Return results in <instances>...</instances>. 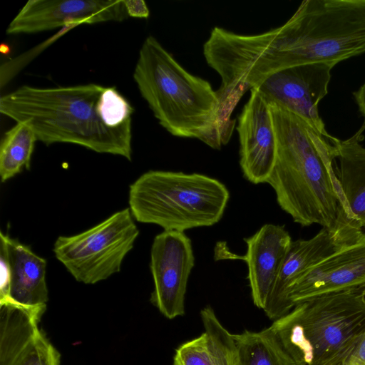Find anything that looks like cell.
Returning <instances> with one entry per match:
<instances>
[{"mask_svg": "<svg viewBox=\"0 0 365 365\" xmlns=\"http://www.w3.org/2000/svg\"><path fill=\"white\" fill-rule=\"evenodd\" d=\"M263 49L275 71L312 63L334 66L365 53V0H304L287 22L265 33Z\"/></svg>", "mask_w": 365, "mask_h": 365, "instance_id": "cell-4", "label": "cell"}, {"mask_svg": "<svg viewBox=\"0 0 365 365\" xmlns=\"http://www.w3.org/2000/svg\"><path fill=\"white\" fill-rule=\"evenodd\" d=\"M360 134L344 140L335 138L336 148L335 175L342 207L349 224L354 229L365 228V148L359 143Z\"/></svg>", "mask_w": 365, "mask_h": 365, "instance_id": "cell-17", "label": "cell"}, {"mask_svg": "<svg viewBox=\"0 0 365 365\" xmlns=\"http://www.w3.org/2000/svg\"><path fill=\"white\" fill-rule=\"evenodd\" d=\"M269 327L297 365H342L365 334V290L307 300Z\"/></svg>", "mask_w": 365, "mask_h": 365, "instance_id": "cell-5", "label": "cell"}, {"mask_svg": "<svg viewBox=\"0 0 365 365\" xmlns=\"http://www.w3.org/2000/svg\"><path fill=\"white\" fill-rule=\"evenodd\" d=\"M105 86L96 83L36 88L22 86L0 98V112L26 122L37 140L66 143L132 159V126H108L98 103Z\"/></svg>", "mask_w": 365, "mask_h": 365, "instance_id": "cell-2", "label": "cell"}, {"mask_svg": "<svg viewBox=\"0 0 365 365\" xmlns=\"http://www.w3.org/2000/svg\"><path fill=\"white\" fill-rule=\"evenodd\" d=\"M277 136L275 163L267 182L293 221L329 230L350 226L334 169L336 148L294 114L269 104Z\"/></svg>", "mask_w": 365, "mask_h": 365, "instance_id": "cell-1", "label": "cell"}, {"mask_svg": "<svg viewBox=\"0 0 365 365\" xmlns=\"http://www.w3.org/2000/svg\"><path fill=\"white\" fill-rule=\"evenodd\" d=\"M128 17L147 19L149 9L143 0H123Z\"/></svg>", "mask_w": 365, "mask_h": 365, "instance_id": "cell-21", "label": "cell"}, {"mask_svg": "<svg viewBox=\"0 0 365 365\" xmlns=\"http://www.w3.org/2000/svg\"><path fill=\"white\" fill-rule=\"evenodd\" d=\"M0 240V254L5 257L9 270V287L0 299L28 307H46V260L2 232Z\"/></svg>", "mask_w": 365, "mask_h": 365, "instance_id": "cell-16", "label": "cell"}, {"mask_svg": "<svg viewBox=\"0 0 365 365\" xmlns=\"http://www.w3.org/2000/svg\"><path fill=\"white\" fill-rule=\"evenodd\" d=\"M128 18L123 0H29L10 22L6 33L35 34Z\"/></svg>", "mask_w": 365, "mask_h": 365, "instance_id": "cell-10", "label": "cell"}, {"mask_svg": "<svg viewBox=\"0 0 365 365\" xmlns=\"http://www.w3.org/2000/svg\"><path fill=\"white\" fill-rule=\"evenodd\" d=\"M139 235L129 208L79 234L59 236L53 251L79 282L95 284L119 272Z\"/></svg>", "mask_w": 365, "mask_h": 365, "instance_id": "cell-7", "label": "cell"}, {"mask_svg": "<svg viewBox=\"0 0 365 365\" xmlns=\"http://www.w3.org/2000/svg\"><path fill=\"white\" fill-rule=\"evenodd\" d=\"M194 264L192 242L184 232L164 230L155 237L150 250L154 282L150 301L168 319L185 314L187 284Z\"/></svg>", "mask_w": 365, "mask_h": 365, "instance_id": "cell-9", "label": "cell"}, {"mask_svg": "<svg viewBox=\"0 0 365 365\" xmlns=\"http://www.w3.org/2000/svg\"><path fill=\"white\" fill-rule=\"evenodd\" d=\"M362 232L346 227H322L309 240L292 241L264 308L267 316L276 320L289 312L294 307L289 299V292L297 279L307 269L343 245L356 240Z\"/></svg>", "mask_w": 365, "mask_h": 365, "instance_id": "cell-14", "label": "cell"}, {"mask_svg": "<svg viewBox=\"0 0 365 365\" xmlns=\"http://www.w3.org/2000/svg\"><path fill=\"white\" fill-rule=\"evenodd\" d=\"M244 240L247 251L242 258L247 266L252 299L255 306L264 309L289 250L292 237L284 226L265 224Z\"/></svg>", "mask_w": 365, "mask_h": 365, "instance_id": "cell-15", "label": "cell"}, {"mask_svg": "<svg viewBox=\"0 0 365 365\" xmlns=\"http://www.w3.org/2000/svg\"><path fill=\"white\" fill-rule=\"evenodd\" d=\"M46 309L0 299V365L60 364V354L38 327Z\"/></svg>", "mask_w": 365, "mask_h": 365, "instance_id": "cell-11", "label": "cell"}, {"mask_svg": "<svg viewBox=\"0 0 365 365\" xmlns=\"http://www.w3.org/2000/svg\"><path fill=\"white\" fill-rule=\"evenodd\" d=\"M236 128L243 176L253 184L267 182L275 163L277 142L270 106L255 89L250 90Z\"/></svg>", "mask_w": 365, "mask_h": 365, "instance_id": "cell-13", "label": "cell"}, {"mask_svg": "<svg viewBox=\"0 0 365 365\" xmlns=\"http://www.w3.org/2000/svg\"><path fill=\"white\" fill-rule=\"evenodd\" d=\"M37 141L36 135L26 122H17L6 131L0 145V177L6 182L29 169L31 155Z\"/></svg>", "mask_w": 365, "mask_h": 365, "instance_id": "cell-20", "label": "cell"}, {"mask_svg": "<svg viewBox=\"0 0 365 365\" xmlns=\"http://www.w3.org/2000/svg\"><path fill=\"white\" fill-rule=\"evenodd\" d=\"M133 79L160 125L171 135L198 139L213 149L227 143L216 91L185 70L151 35L139 51Z\"/></svg>", "mask_w": 365, "mask_h": 365, "instance_id": "cell-3", "label": "cell"}, {"mask_svg": "<svg viewBox=\"0 0 365 365\" xmlns=\"http://www.w3.org/2000/svg\"><path fill=\"white\" fill-rule=\"evenodd\" d=\"M342 365H365V334Z\"/></svg>", "mask_w": 365, "mask_h": 365, "instance_id": "cell-22", "label": "cell"}, {"mask_svg": "<svg viewBox=\"0 0 365 365\" xmlns=\"http://www.w3.org/2000/svg\"><path fill=\"white\" fill-rule=\"evenodd\" d=\"M333 67L325 63L289 67L266 76L252 89L269 104L294 114L324 136L332 138L319 115L318 105L327 94Z\"/></svg>", "mask_w": 365, "mask_h": 365, "instance_id": "cell-8", "label": "cell"}, {"mask_svg": "<svg viewBox=\"0 0 365 365\" xmlns=\"http://www.w3.org/2000/svg\"><path fill=\"white\" fill-rule=\"evenodd\" d=\"M200 315L205 331L176 349L173 365H239L234 334L222 325L210 306Z\"/></svg>", "mask_w": 365, "mask_h": 365, "instance_id": "cell-18", "label": "cell"}, {"mask_svg": "<svg viewBox=\"0 0 365 365\" xmlns=\"http://www.w3.org/2000/svg\"><path fill=\"white\" fill-rule=\"evenodd\" d=\"M359 110L365 119V83L354 93H353Z\"/></svg>", "mask_w": 365, "mask_h": 365, "instance_id": "cell-23", "label": "cell"}, {"mask_svg": "<svg viewBox=\"0 0 365 365\" xmlns=\"http://www.w3.org/2000/svg\"><path fill=\"white\" fill-rule=\"evenodd\" d=\"M239 365H297L269 327L258 332L234 334Z\"/></svg>", "mask_w": 365, "mask_h": 365, "instance_id": "cell-19", "label": "cell"}, {"mask_svg": "<svg viewBox=\"0 0 365 365\" xmlns=\"http://www.w3.org/2000/svg\"><path fill=\"white\" fill-rule=\"evenodd\" d=\"M230 198L218 180L200 173L150 170L129 187L128 203L139 222L182 232L217 223Z\"/></svg>", "mask_w": 365, "mask_h": 365, "instance_id": "cell-6", "label": "cell"}, {"mask_svg": "<svg viewBox=\"0 0 365 365\" xmlns=\"http://www.w3.org/2000/svg\"><path fill=\"white\" fill-rule=\"evenodd\" d=\"M365 290V232L307 269L293 284V307L322 295Z\"/></svg>", "mask_w": 365, "mask_h": 365, "instance_id": "cell-12", "label": "cell"}]
</instances>
